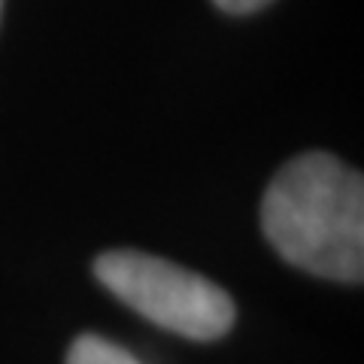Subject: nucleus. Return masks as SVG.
Returning a JSON list of instances; mask_svg holds the SVG:
<instances>
[{
    "mask_svg": "<svg viewBox=\"0 0 364 364\" xmlns=\"http://www.w3.org/2000/svg\"><path fill=\"white\" fill-rule=\"evenodd\" d=\"M67 364H140L128 349H122L112 340H104L97 334H82L73 340L67 352Z\"/></svg>",
    "mask_w": 364,
    "mask_h": 364,
    "instance_id": "7ed1b4c3",
    "label": "nucleus"
},
{
    "mask_svg": "<svg viewBox=\"0 0 364 364\" xmlns=\"http://www.w3.org/2000/svg\"><path fill=\"white\" fill-rule=\"evenodd\" d=\"M222 13H231V16H246V13H255V9L267 6L270 0H213Z\"/></svg>",
    "mask_w": 364,
    "mask_h": 364,
    "instance_id": "20e7f679",
    "label": "nucleus"
},
{
    "mask_svg": "<svg viewBox=\"0 0 364 364\" xmlns=\"http://www.w3.org/2000/svg\"><path fill=\"white\" fill-rule=\"evenodd\" d=\"M95 277L134 313L179 337L219 340L234 328L231 294L173 261L112 249L95 261Z\"/></svg>",
    "mask_w": 364,
    "mask_h": 364,
    "instance_id": "f03ea898",
    "label": "nucleus"
},
{
    "mask_svg": "<svg viewBox=\"0 0 364 364\" xmlns=\"http://www.w3.org/2000/svg\"><path fill=\"white\" fill-rule=\"evenodd\" d=\"M0 9H4V0H0Z\"/></svg>",
    "mask_w": 364,
    "mask_h": 364,
    "instance_id": "39448f33",
    "label": "nucleus"
},
{
    "mask_svg": "<svg viewBox=\"0 0 364 364\" xmlns=\"http://www.w3.org/2000/svg\"><path fill=\"white\" fill-rule=\"evenodd\" d=\"M270 246L313 277L361 282L364 179L328 152L298 155L279 170L261 200Z\"/></svg>",
    "mask_w": 364,
    "mask_h": 364,
    "instance_id": "f257e3e1",
    "label": "nucleus"
}]
</instances>
